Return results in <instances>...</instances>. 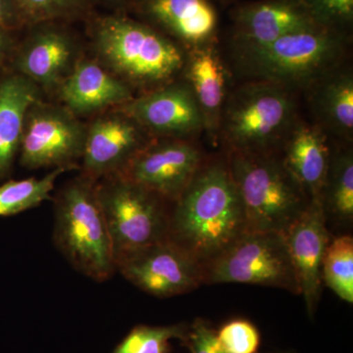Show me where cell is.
<instances>
[{
	"label": "cell",
	"mask_w": 353,
	"mask_h": 353,
	"mask_svg": "<svg viewBox=\"0 0 353 353\" xmlns=\"http://www.w3.org/2000/svg\"><path fill=\"white\" fill-rule=\"evenodd\" d=\"M248 232L243 202L229 165L201 166L175 201L169 239L206 267Z\"/></svg>",
	"instance_id": "cell-1"
},
{
	"label": "cell",
	"mask_w": 353,
	"mask_h": 353,
	"mask_svg": "<svg viewBox=\"0 0 353 353\" xmlns=\"http://www.w3.org/2000/svg\"><path fill=\"white\" fill-rule=\"evenodd\" d=\"M53 241L79 273L97 283L113 277L117 265L97 182L81 176L60 190Z\"/></svg>",
	"instance_id": "cell-2"
},
{
	"label": "cell",
	"mask_w": 353,
	"mask_h": 353,
	"mask_svg": "<svg viewBox=\"0 0 353 353\" xmlns=\"http://www.w3.org/2000/svg\"><path fill=\"white\" fill-rule=\"evenodd\" d=\"M230 171L245 209L248 232L285 234L310 203L282 158L232 152Z\"/></svg>",
	"instance_id": "cell-3"
},
{
	"label": "cell",
	"mask_w": 353,
	"mask_h": 353,
	"mask_svg": "<svg viewBox=\"0 0 353 353\" xmlns=\"http://www.w3.org/2000/svg\"><path fill=\"white\" fill-rule=\"evenodd\" d=\"M94 38L99 57L130 82L155 85L170 80L182 68V52L150 26L121 15L95 22Z\"/></svg>",
	"instance_id": "cell-4"
},
{
	"label": "cell",
	"mask_w": 353,
	"mask_h": 353,
	"mask_svg": "<svg viewBox=\"0 0 353 353\" xmlns=\"http://www.w3.org/2000/svg\"><path fill=\"white\" fill-rule=\"evenodd\" d=\"M97 183L116 265L121 259L169 239L170 213L163 199L119 175Z\"/></svg>",
	"instance_id": "cell-5"
},
{
	"label": "cell",
	"mask_w": 353,
	"mask_h": 353,
	"mask_svg": "<svg viewBox=\"0 0 353 353\" xmlns=\"http://www.w3.org/2000/svg\"><path fill=\"white\" fill-rule=\"evenodd\" d=\"M221 116L232 152L267 153L289 131L294 104L284 88L259 82L234 92Z\"/></svg>",
	"instance_id": "cell-6"
},
{
	"label": "cell",
	"mask_w": 353,
	"mask_h": 353,
	"mask_svg": "<svg viewBox=\"0 0 353 353\" xmlns=\"http://www.w3.org/2000/svg\"><path fill=\"white\" fill-rule=\"evenodd\" d=\"M341 39L328 28L292 32L263 48L245 51V64L261 82L290 85L326 75L341 57Z\"/></svg>",
	"instance_id": "cell-7"
},
{
	"label": "cell",
	"mask_w": 353,
	"mask_h": 353,
	"mask_svg": "<svg viewBox=\"0 0 353 353\" xmlns=\"http://www.w3.org/2000/svg\"><path fill=\"white\" fill-rule=\"evenodd\" d=\"M206 285L245 284L299 294L285 234L246 232L205 268Z\"/></svg>",
	"instance_id": "cell-8"
},
{
	"label": "cell",
	"mask_w": 353,
	"mask_h": 353,
	"mask_svg": "<svg viewBox=\"0 0 353 353\" xmlns=\"http://www.w3.org/2000/svg\"><path fill=\"white\" fill-rule=\"evenodd\" d=\"M85 132L71 111L39 101L26 117L21 164L29 169H75L77 160L82 159Z\"/></svg>",
	"instance_id": "cell-9"
},
{
	"label": "cell",
	"mask_w": 353,
	"mask_h": 353,
	"mask_svg": "<svg viewBox=\"0 0 353 353\" xmlns=\"http://www.w3.org/2000/svg\"><path fill=\"white\" fill-rule=\"evenodd\" d=\"M117 271L139 290L159 299L187 294L205 283L202 265L170 239L121 259Z\"/></svg>",
	"instance_id": "cell-10"
},
{
	"label": "cell",
	"mask_w": 353,
	"mask_h": 353,
	"mask_svg": "<svg viewBox=\"0 0 353 353\" xmlns=\"http://www.w3.org/2000/svg\"><path fill=\"white\" fill-rule=\"evenodd\" d=\"M201 166V155L185 141L145 145L118 175L166 201L175 202Z\"/></svg>",
	"instance_id": "cell-11"
},
{
	"label": "cell",
	"mask_w": 353,
	"mask_h": 353,
	"mask_svg": "<svg viewBox=\"0 0 353 353\" xmlns=\"http://www.w3.org/2000/svg\"><path fill=\"white\" fill-rule=\"evenodd\" d=\"M285 240L297 283L308 316L312 318L322 292V264L330 243L327 217L321 201H310L308 208L285 232Z\"/></svg>",
	"instance_id": "cell-12"
},
{
	"label": "cell",
	"mask_w": 353,
	"mask_h": 353,
	"mask_svg": "<svg viewBox=\"0 0 353 353\" xmlns=\"http://www.w3.org/2000/svg\"><path fill=\"white\" fill-rule=\"evenodd\" d=\"M145 145L138 124L126 114L101 116L85 132L83 176L97 182L118 175Z\"/></svg>",
	"instance_id": "cell-13"
},
{
	"label": "cell",
	"mask_w": 353,
	"mask_h": 353,
	"mask_svg": "<svg viewBox=\"0 0 353 353\" xmlns=\"http://www.w3.org/2000/svg\"><path fill=\"white\" fill-rule=\"evenodd\" d=\"M124 113L141 127L158 134L183 137L204 127L192 88L176 83L124 104Z\"/></svg>",
	"instance_id": "cell-14"
},
{
	"label": "cell",
	"mask_w": 353,
	"mask_h": 353,
	"mask_svg": "<svg viewBox=\"0 0 353 353\" xmlns=\"http://www.w3.org/2000/svg\"><path fill=\"white\" fill-rule=\"evenodd\" d=\"M236 38L243 50L263 48L292 32L326 28L301 1L266 0L243 6L236 15Z\"/></svg>",
	"instance_id": "cell-15"
},
{
	"label": "cell",
	"mask_w": 353,
	"mask_h": 353,
	"mask_svg": "<svg viewBox=\"0 0 353 353\" xmlns=\"http://www.w3.org/2000/svg\"><path fill=\"white\" fill-rule=\"evenodd\" d=\"M53 22L41 23L26 41L17 59L22 75L36 85L57 87L69 75L75 57L73 39Z\"/></svg>",
	"instance_id": "cell-16"
},
{
	"label": "cell",
	"mask_w": 353,
	"mask_h": 353,
	"mask_svg": "<svg viewBox=\"0 0 353 353\" xmlns=\"http://www.w3.org/2000/svg\"><path fill=\"white\" fill-rule=\"evenodd\" d=\"M60 94L73 114H90L131 101V90L101 65L83 61L60 85Z\"/></svg>",
	"instance_id": "cell-17"
},
{
	"label": "cell",
	"mask_w": 353,
	"mask_h": 353,
	"mask_svg": "<svg viewBox=\"0 0 353 353\" xmlns=\"http://www.w3.org/2000/svg\"><path fill=\"white\" fill-rule=\"evenodd\" d=\"M330 158L331 153L321 131L309 125H299L288 139L282 160L308 199L322 201Z\"/></svg>",
	"instance_id": "cell-18"
},
{
	"label": "cell",
	"mask_w": 353,
	"mask_h": 353,
	"mask_svg": "<svg viewBox=\"0 0 353 353\" xmlns=\"http://www.w3.org/2000/svg\"><path fill=\"white\" fill-rule=\"evenodd\" d=\"M141 12L165 31L188 43L210 38L217 13L208 0H141Z\"/></svg>",
	"instance_id": "cell-19"
},
{
	"label": "cell",
	"mask_w": 353,
	"mask_h": 353,
	"mask_svg": "<svg viewBox=\"0 0 353 353\" xmlns=\"http://www.w3.org/2000/svg\"><path fill=\"white\" fill-rule=\"evenodd\" d=\"M38 101V87L26 77H7L0 82V178L12 167L28 111Z\"/></svg>",
	"instance_id": "cell-20"
},
{
	"label": "cell",
	"mask_w": 353,
	"mask_h": 353,
	"mask_svg": "<svg viewBox=\"0 0 353 353\" xmlns=\"http://www.w3.org/2000/svg\"><path fill=\"white\" fill-rule=\"evenodd\" d=\"M188 75L204 126L214 129L220 124L225 99L224 68L216 51L209 48L194 51Z\"/></svg>",
	"instance_id": "cell-21"
},
{
	"label": "cell",
	"mask_w": 353,
	"mask_h": 353,
	"mask_svg": "<svg viewBox=\"0 0 353 353\" xmlns=\"http://www.w3.org/2000/svg\"><path fill=\"white\" fill-rule=\"evenodd\" d=\"M314 94L318 117L336 134L350 138L353 132L352 76L341 73L327 77Z\"/></svg>",
	"instance_id": "cell-22"
},
{
	"label": "cell",
	"mask_w": 353,
	"mask_h": 353,
	"mask_svg": "<svg viewBox=\"0 0 353 353\" xmlns=\"http://www.w3.org/2000/svg\"><path fill=\"white\" fill-rule=\"evenodd\" d=\"M327 220L340 225L353 222V155L352 150L339 152L330 158L328 174L322 194Z\"/></svg>",
	"instance_id": "cell-23"
},
{
	"label": "cell",
	"mask_w": 353,
	"mask_h": 353,
	"mask_svg": "<svg viewBox=\"0 0 353 353\" xmlns=\"http://www.w3.org/2000/svg\"><path fill=\"white\" fill-rule=\"evenodd\" d=\"M66 168H55L43 178L10 181L0 185V217L13 216L50 199L55 183Z\"/></svg>",
	"instance_id": "cell-24"
},
{
	"label": "cell",
	"mask_w": 353,
	"mask_h": 353,
	"mask_svg": "<svg viewBox=\"0 0 353 353\" xmlns=\"http://www.w3.org/2000/svg\"><path fill=\"white\" fill-rule=\"evenodd\" d=\"M322 282L341 301L353 303V239L350 234L330 241L323 259Z\"/></svg>",
	"instance_id": "cell-25"
},
{
	"label": "cell",
	"mask_w": 353,
	"mask_h": 353,
	"mask_svg": "<svg viewBox=\"0 0 353 353\" xmlns=\"http://www.w3.org/2000/svg\"><path fill=\"white\" fill-rule=\"evenodd\" d=\"M188 329V323L168 326L139 325L131 330L111 353H170L171 341H182Z\"/></svg>",
	"instance_id": "cell-26"
},
{
	"label": "cell",
	"mask_w": 353,
	"mask_h": 353,
	"mask_svg": "<svg viewBox=\"0 0 353 353\" xmlns=\"http://www.w3.org/2000/svg\"><path fill=\"white\" fill-rule=\"evenodd\" d=\"M90 0H14L24 23L55 22L82 15Z\"/></svg>",
	"instance_id": "cell-27"
},
{
	"label": "cell",
	"mask_w": 353,
	"mask_h": 353,
	"mask_svg": "<svg viewBox=\"0 0 353 353\" xmlns=\"http://www.w3.org/2000/svg\"><path fill=\"white\" fill-rule=\"evenodd\" d=\"M218 345L224 353H259L260 333L254 324L234 319L216 331Z\"/></svg>",
	"instance_id": "cell-28"
},
{
	"label": "cell",
	"mask_w": 353,
	"mask_h": 353,
	"mask_svg": "<svg viewBox=\"0 0 353 353\" xmlns=\"http://www.w3.org/2000/svg\"><path fill=\"white\" fill-rule=\"evenodd\" d=\"M324 27H334L352 22L353 0H299Z\"/></svg>",
	"instance_id": "cell-29"
},
{
	"label": "cell",
	"mask_w": 353,
	"mask_h": 353,
	"mask_svg": "<svg viewBox=\"0 0 353 353\" xmlns=\"http://www.w3.org/2000/svg\"><path fill=\"white\" fill-rule=\"evenodd\" d=\"M182 343L190 353H224L218 345L216 330L203 318H196L189 324Z\"/></svg>",
	"instance_id": "cell-30"
},
{
	"label": "cell",
	"mask_w": 353,
	"mask_h": 353,
	"mask_svg": "<svg viewBox=\"0 0 353 353\" xmlns=\"http://www.w3.org/2000/svg\"><path fill=\"white\" fill-rule=\"evenodd\" d=\"M24 23L14 0H0V28L12 27Z\"/></svg>",
	"instance_id": "cell-31"
},
{
	"label": "cell",
	"mask_w": 353,
	"mask_h": 353,
	"mask_svg": "<svg viewBox=\"0 0 353 353\" xmlns=\"http://www.w3.org/2000/svg\"><path fill=\"white\" fill-rule=\"evenodd\" d=\"M7 43H8V39H7L6 32L2 28H0V54H2V52L6 50Z\"/></svg>",
	"instance_id": "cell-32"
},
{
	"label": "cell",
	"mask_w": 353,
	"mask_h": 353,
	"mask_svg": "<svg viewBox=\"0 0 353 353\" xmlns=\"http://www.w3.org/2000/svg\"><path fill=\"white\" fill-rule=\"evenodd\" d=\"M102 1L108 2L109 4H113V6H119L126 2L127 0H102Z\"/></svg>",
	"instance_id": "cell-33"
},
{
	"label": "cell",
	"mask_w": 353,
	"mask_h": 353,
	"mask_svg": "<svg viewBox=\"0 0 353 353\" xmlns=\"http://www.w3.org/2000/svg\"><path fill=\"white\" fill-rule=\"evenodd\" d=\"M266 353H294V352H266Z\"/></svg>",
	"instance_id": "cell-34"
}]
</instances>
